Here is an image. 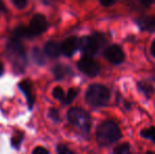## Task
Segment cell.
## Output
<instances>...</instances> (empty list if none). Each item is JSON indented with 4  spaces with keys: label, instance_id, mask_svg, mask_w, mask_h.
<instances>
[{
    "label": "cell",
    "instance_id": "6da1fadb",
    "mask_svg": "<svg viewBox=\"0 0 155 154\" xmlns=\"http://www.w3.org/2000/svg\"><path fill=\"white\" fill-rule=\"evenodd\" d=\"M96 142L99 147H109L123 137L118 123L112 119H107L98 125L95 132Z\"/></svg>",
    "mask_w": 155,
    "mask_h": 154
},
{
    "label": "cell",
    "instance_id": "7a4b0ae2",
    "mask_svg": "<svg viewBox=\"0 0 155 154\" xmlns=\"http://www.w3.org/2000/svg\"><path fill=\"white\" fill-rule=\"evenodd\" d=\"M111 90L101 84H92L88 87L84 98L88 105L94 108L106 107L111 99Z\"/></svg>",
    "mask_w": 155,
    "mask_h": 154
},
{
    "label": "cell",
    "instance_id": "3957f363",
    "mask_svg": "<svg viewBox=\"0 0 155 154\" xmlns=\"http://www.w3.org/2000/svg\"><path fill=\"white\" fill-rule=\"evenodd\" d=\"M6 53L17 72H22L27 64V54L22 43L17 38H12L6 44Z\"/></svg>",
    "mask_w": 155,
    "mask_h": 154
},
{
    "label": "cell",
    "instance_id": "277c9868",
    "mask_svg": "<svg viewBox=\"0 0 155 154\" xmlns=\"http://www.w3.org/2000/svg\"><path fill=\"white\" fill-rule=\"evenodd\" d=\"M67 117L70 123L77 128L80 132L84 134L90 133L91 127H92V118H91L90 114L84 111V109L78 107L71 108L68 111Z\"/></svg>",
    "mask_w": 155,
    "mask_h": 154
},
{
    "label": "cell",
    "instance_id": "5b68a950",
    "mask_svg": "<svg viewBox=\"0 0 155 154\" xmlns=\"http://www.w3.org/2000/svg\"><path fill=\"white\" fill-rule=\"evenodd\" d=\"M106 43V37L101 33H94L91 36H82L78 42V49L84 53V56H92L98 54L101 45Z\"/></svg>",
    "mask_w": 155,
    "mask_h": 154
},
{
    "label": "cell",
    "instance_id": "8992f818",
    "mask_svg": "<svg viewBox=\"0 0 155 154\" xmlns=\"http://www.w3.org/2000/svg\"><path fill=\"white\" fill-rule=\"evenodd\" d=\"M77 68L88 77H96L100 73V66L95 59L89 56H82L77 61Z\"/></svg>",
    "mask_w": 155,
    "mask_h": 154
},
{
    "label": "cell",
    "instance_id": "52a82bcc",
    "mask_svg": "<svg viewBox=\"0 0 155 154\" xmlns=\"http://www.w3.org/2000/svg\"><path fill=\"white\" fill-rule=\"evenodd\" d=\"M104 57L108 60L110 64L118 66L124 62L126 60V54L123 48L119 44H111L104 50Z\"/></svg>",
    "mask_w": 155,
    "mask_h": 154
},
{
    "label": "cell",
    "instance_id": "ba28073f",
    "mask_svg": "<svg viewBox=\"0 0 155 154\" xmlns=\"http://www.w3.org/2000/svg\"><path fill=\"white\" fill-rule=\"evenodd\" d=\"M47 27L48 22L45 17L42 14H36L33 16L30 25L28 28H29L32 36L34 37V36H38L41 33H43L47 30Z\"/></svg>",
    "mask_w": 155,
    "mask_h": 154
},
{
    "label": "cell",
    "instance_id": "9c48e42d",
    "mask_svg": "<svg viewBox=\"0 0 155 154\" xmlns=\"http://www.w3.org/2000/svg\"><path fill=\"white\" fill-rule=\"evenodd\" d=\"M134 22L140 31L155 33V15H143L135 18Z\"/></svg>",
    "mask_w": 155,
    "mask_h": 154
},
{
    "label": "cell",
    "instance_id": "30bf717a",
    "mask_svg": "<svg viewBox=\"0 0 155 154\" xmlns=\"http://www.w3.org/2000/svg\"><path fill=\"white\" fill-rule=\"evenodd\" d=\"M78 42H79V39L76 36H71V37L64 39L63 42L60 44V47H61V54L65 55L67 57L73 56L78 50Z\"/></svg>",
    "mask_w": 155,
    "mask_h": 154
},
{
    "label": "cell",
    "instance_id": "8fae6325",
    "mask_svg": "<svg viewBox=\"0 0 155 154\" xmlns=\"http://www.w3.org/2000/svg\"><path fill=\"white\" fill-rule=\"evenodd\" d=\"M19 89H20V90L23 92V94H25L28 103H29V107L32 108L35 103V96H34V94H33L32 82L28 79L22 80V81L19 82Z\"/></svg>",
    "mask_w": 155,
    "mask_h": 154
},
{
    "label": "cell",
    "instance_id": "7c38bea8",
    "mask_svg": "<svg viewBox=\"0 0 155 154\" xmlns=\"http://www.w3.org/2000/svg\"><path fill=\"white\" fill-rule=\"evenodd\" d=\"M136 89L147 99H150L155 94V87L147 80H138L136 82Z\"/></svg>",
    "mask_w": 155,
    "mask_h": 154
},
{
    "label": "cell",
    "instance_id": "4fadbf2b",
    "mask_svg": "<svg viewBox=\"0 0 155 154\" xmlns=\"http://www.w3.org/2000/svg\"><path fill=\"white\" fill-rule=\"evenodd\" d=\"M43 52L51 58H57L61 54V47L56 41H48L43 48Z\"/></svg>",
    "mask_w": 155,
    "mask_h": 154
},
{
    "label": "cell",
    "instance_id": "5bb4252c",
    "mask_svg": "<svg viewBox=\"0 0 155 154\" xmlns=\"http://www.w3.org/2000/svg\"><path fill=\"white\" fill-rule=\"evenodd\" d=\"M53 73L55 75L56 79H63L69 75H72L73 72H72L71 68L68 66H64V64H57L53 68Z\"/></svg>",
    "mask_w": 155,
    "mask_h": 154
},
{
    "label": "cell",
    "instance_id": "9a60e30c",
    "mask_svg": "<svg viewBox=\"0 0 155 154\" xmlns=\"http://www.w3.org/2000/svg\"><path fill=\"white\" fill-rule=\"evenodd\" d=\"M139 135L140 137L145 138V139H149L152 143L155 144V126H151L149 128H145L139 131Z\"/></svg>",
    "mask_w": 155,
    "mask_h": 154
},
{
    "label": "cell",
    "instance_id": "2e32d148",
    "mask_svg": "<svg viewBox=\"0 0 155 154\" xmlns=\"http://www.w3.org/2000/svg\"><path fill=\"white\" fill-rule=\"evenodd\" d=\"M14 35L15 38H31L33 37L31 32H30L29 28L25 27V25H19L14 30Z\"/></svg>",
    "mask_w": 155,
    "mask_h": 154
},
{
    "label": "cell",
    "instance_id": "e0dca14e",
    "mask_svg": "<svg viewBox=\"0 0 155 154\" xmlns=\"http://www.w3.org/2000/svg\"><path fill=\"white\" fill-rule=\"evenodd\" d=\"M131 146L128 142L118 144L113 148L112 154H131Z\"/></svg>",
    "mask_w": 155,
    "mask_h": 154
},
{
    "label": "cell",
    "instance_id": "ac0fdd59",
    "mask_svg": "<svg viewBox=\"0 0 155 154\" xmlns=\"http://www.w3.org/2000/svg\"><path fill=\"white\" fill-rule=\"evenodd\" d=\"M78 93H79V90H78V89H76V88L69 89L68 93L64 95V98H63L62 103H64V105H69V103H71L72 101L77 97Z\"/></svg>",
    "mask_w": 155,
    "mask_h": 154
},
{
    "label": "cell",
    "instance_id": "d6986e66",
    "mask_svg": "<svg viewBox=\"0 0 155 154\" xmlns=\"http://www.w3.org/2000/svg\"><path fill=\"white\" fill-rule=\"evenodd\" d=\"M22 140H23V133L22 132H19V131L15 132V134L12 137V146L14 147V148L18 149L19 147H20Z\"/></svg>",
    "mask_w": 155,
    "mask_h": 154
},
{
    "label": "cell",
    "instance_id": "ffe728a7",
    "mask_svg": "<svg viewBox=\"0 0 155 154\" xmlns=\"http://www.w3.org/2000/svg\"><path fill=\"white\" fill-rule=\"evenodd\" d=\"M33 58L34 60L37 62L38 64H45V55L41 51H39L38 49H34L33 50Z\"/></svg>",
    "mask_w": 155,
    "mask_h": 154
},
{
    "label": "cell",
    "instance_id": "44dd1931",
    "mask_svg": "<svg viewBox=\"0 0 155 154\" xmlns=\"http://www.w3.org/2000/svg\"><path fill=\"white\" fill-rule=\"evenodd\" d=\"M52 95L55 99H58V100H63L64 98V91L62 90L61 87H55L52 91Z\"/></svg>",
    "mask_w": 155,
    "mask_h": 154
},
{
    "label": "cell",
    "instance_id": "7402d4cb",
    "mask_svg": "<svg viewBox=\"0 0 155 154\" xmlns=\"http://www.w3.org/2000/svg\"><path fill=\"white\" fill-rule=\"evenodd\" d=\"M56 150H57V154H75V152H73L69 147H67L65 145L62 144L58 145Z\"/></svg>",
    "mask_w": 155,
    "mask_h": 154
},
{
    "label": "cell",
    "instance_id": "603a6c76",
    "mask_svg": "<svg viewBox=\"0 0 155 154\" xmlns=\"http://www.w3.org/2000/svg\"><path fill=\"white\" fill-rule=\"evenodd\" d=\"M12 2L17 8H20V10L27 6L28 4V1H25V0H12Z\"/></svg>",
    "mask_w": 155,
    "mask_h": 154
},
{
    "label": "cell",
    "instance_id": "cb8c5ba5",
    "mask_svg": "<svg viewBox=\"0 0 155 154\" xmlns=\"http://www.w3.org/2000/svg\"><path fill=\"white\" fill-rule=\"evenodd\" d=\"M33 154H50L49 150L43 147H36V148L33 150Z\"/></svg>",
    "mask_w": 155,
    "mask_h": 154
},
{
    "label": "cell",
    "instance_id": "d4e9b609",
    "mask_svg": "<svg viewBox=\"0 0 155 154\" xmlns=\"http://www.w3.org/2000/svg\"><path fill=\"white\" fill-rule=\"evenodd\" d=\"M50 117H51L53 120L58 121L59 120V114H58V111L56 109H51L50 110Z\"/></svg>",
    "mask_w": 155,
    "mask_h": 154
},
{
    "label": "cell",
    "instance_id": "484cf974",
    "mask_svg": "<svg viewBox=\"0 0 155 154\" xmlns=\"http://www.w3.org/2000/svg\"><path fill=\"white\" fill-rule=\"evenodd\" d=\"M115 0H110V1H104V0H101V1L99 2L100 5L104 6V8H109V6H112L113 4H115Z\"/></svg>",
    "mask_w": 155,
    "mask_h": 154
},
{
    "label": "cell",
    "instance_id": "4316f807",
    "mask_svg": "<svg viewBox=\"0 0 155 154\" xmlns=\"http://www.w3.org/2000/svg\"><path fill=\"white\" fill-rule=\"evenodd\" d=\"M154 3H155V0H151V1H149V0H148V1H146V0H140V1H139V4L143 5L145 8H149V6H151L152 4H154Z\"/></svg>",
    "mask_w": 155,
    "mask_h": 154
},
{
    "label": "cell",
    "instance_id": "83f0119b",
    "mask_svg": "<svg viewBox=\"0 0 155 154\" xmlns=\"http://www.w3.org/2000/svg\"><path fill=\"white\" fill-rule=\"evenodd\" d=\"M150 53H151V55L155 58V39L152 41V43H151V47H150Z\"/></svg>",
    "mask_w": 155,
    "mask_h": 154
},
{
    "label": "cell",
    "instance_id": "f1b7e54d",
    "mask_svg": "<svg viewBox=\"0 0 155 154\" xmlns=\"http://www.w3.org/2000/svg\"><path fill=\"white\" fill-rule=\"evenodd\" d=\"M3 73V64H2V62L0 61V75Z\"/></svg>",
    "mask_w": 155,
    "mask_h": 154
},
{
    "label": "cell",
    "instance_id": "f546056e",
    "mask_svg": "<svg viewBox=\"0 0 155 154\" xmlns=\"http://www.w3.org/2000/svg\"><path fill=\"white\" fill-rule=\"evenodd\" d=\"M146 154H155V152H154V151H147Z\"/></svg>",
    "mask_w": 155,
    "mask_h": 154
},
{
    "label": "cell",
    "instance_id": "4dcf8cb0",
    "mask_svg": "<svg viewBox=\"0 0 155 154\" xmlns=\"http://www.w3.org/2000/svg\"><path fill=\"white\" fill-rule=\"evenodd\" d=\"M154 108H155V103H154Z\"/></svg>",
    "mask_w": 155,
    "mask_h": 154
},
{
    "label": "cell",
    "instance_id": "1f68e13d",
    "mask_svg": "<svg viewBox=\"0 0 155 154\" xmlns=\"http://www.w3.org/2000/svg\"><path fill=\"white\" fill-rule=\"evenodd\" d=\"M154 79H155V76H154Z\"/></svg>",
    "mask_w": 155,
    "mask_h": 154
},
{
    "label": "cell",
    "instance_id": "d6a6232c",
    "mask_svg": "<svg viewBox=\"0 0 155 154\" xmlns=\"http://www.w3.org/2000/svg\"><path fill=\"white\" fill-rule=\"evenodd\" d=\"M131 154H132V153H131Z\"/></svg>",
    "mask_w": 155,
    "mask_h": 154
}]
</instances>
